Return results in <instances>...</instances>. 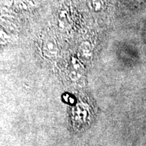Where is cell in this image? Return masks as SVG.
I'll list each match as a JSON object with an SVG mask.
<instances>
[{
	"label": "cell",
	"instance_id": "3957f363",
	"mask_svg": "<svg viewBox=\"0 0 146 146\" xmlns=\"http://www.w3.org/2000/svg\"><path fill=\"white\" fill-rule=\"evenodd\" d=\"M89 8L94 12H100L103 8L102 0H87Z\"/></svg>",
	"mask_w": 146,
	"mask_h": 146
},
{
	"label": "cell",
	"instance_id": "277c9868",
	"mask_svg": "<svg viewBox=\"0 0 146 146\" xmlns=\"http://www.w3.org/2000/svg\"><path fill=\"white\" fill-rule=\"evenodd\" d=\"M137 1H145V0H137Z\"/></svg>",
	"mask_w": 146,
	"mask_h": 146
},
{
	"label": "cell",
	"instance_id": "6da1fadb",
	"mask_svg": "<svg viewBox=\"0 0 146 146\" xmlns=\"http://www.w3.org/2000/svg\"><path fill=\"white\" fill-rule=\"evenodd\" d=\"M43 50L45 54L50 56H54L57 53V42L54 37H48L45 39L43 45Z\"/></svg>",
	"mask_w": 146,
	"mask_h": 146
},
{
	"label": "cell",
	"instance_id": "7a4b0ae2",
	"mask_svg": "<svg viewBox=\"0 0 146 146\" xmlns=\"http://www.w3.org/2000/svg\"><path fill=\"white\" fill-rule=\"evenodd\" d=\"M91 52H92V48H91V43L89 42L84 41L80 45L78 52L81 57L89 58L91 55Z\"/></svg>",
	"mask_w": 146,
	"mask_h": 146
}]
</instances>
